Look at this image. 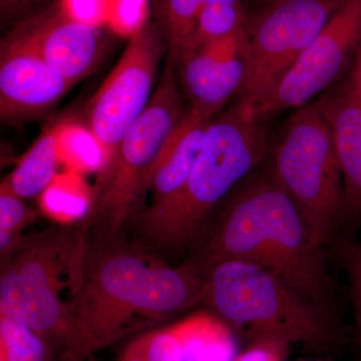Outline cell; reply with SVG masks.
I'll return each instance as SVG.
<instances>
[{"instance_id": "9", "label": "cell", "mask_w": 361, "mask_h": 361, "mask_svg": "<svg viewBox=\"0 0 361 361\" xmlns=\"http://www.w3.org/2000/svg\"><path fill=\"white\" fill-rule=\"evenodd\" d=\"M166 45L160 28L145 23L130 35L120 61L85 106L87 129L106 152L108 166L126 133L144 113L153 96L152 90Z\"/></svg>"}, {"instance_id": "17", "label": "cell", "mask_w": 361, "mask_h": 361, "mask_svg": "<svg viewBox=\"0 0 361 361\" xmlns=\"http://www.w3.org/2000/svg\"><path fill=\"white\" fill-rule=\"evenodd\" d=\"M247 47L248 33L246 28L229 37L201 45L186 61L178 66V82L190 104L200 96L215 71L228 59L246 52Z\"/></svg>"}, {"instance_id": "18", "label": "cell", "mask_w": 361, "mask_h": 361, "mask_svg": "<svg viewBox=\"0 0 361 361\" xmlns=\"http://www.w3.org/2000/svg\"><path fill=\"white\" fill-rule=\"evenodd\" d=\"M238 1L242 0H156L157 25L167 42L169 58L176 66L196 30L204 8L216 2Z\"/></svg>"}, {"instance_id": "2", "label": "cell", "mask_w": 361, "mask_h": 361, "mask_svg": "<svg viewBox=\"0 0 361 361\" xmlns=\"http://www.w3.org/2000/svg\"><path fill=\"white\" fill-rule=\"evenodd\" d=\"M315 239L267 166L235 188L205 249V264L241 258L267 268L325 311L334 290Z\"/></svg>"}, {"instance_id": "3", "label": "cell", "mask_w": 361, "mask_h": 361, "mask_svg": "<svg viewBox=\"0 0 361 361\" xmlns=\"http://www.w3.org/2000/svg\"><path fill=\"white\" fill-rule=\"evenodd\" d=\"M270 120L241 97L229 110L214 116L183 186L137 217L142 237L163 248L189 244L214 207L265 160Z\"/></svg>"}, {"instance_id": "28", "label": "cell", "mask_w": 361, "mask_h": 361, "mask_svg": "<svg viewBox=\"0 0 361 361\" xmlns=\"http://www.w3.org/2000/svg\"><path fill=\"white\" fill-rule=\"evenodd\" d=\"M348 84L361 94V40L357 49H356L355 58L351 63L350 71L348 77H345Z\"/></svg>"}, {"instance_id": "29", "label": "cell", "mask_w": 361, "mask_h": 361, "mask_svg": "<svg viewBox=\"0 0 361 361\" xmlns=\"http://www.w3.org/2000/svg\"><path fill=\"white\" fill-rule=\"evenodd\" d=\"M33 1H37V0H0V4H1L2 13H4V11H8V9H13L14 7Z\"/></svg>"}, {"instance_id": "23", "label": "cell", "mask_w": 361, "mask_h": 361, "mask_svg": "<svg viewBox=\"0 0 361 361\" xmlns=\"http://www.w3.org/2000/svg\"><path fill=\"white\" fill-rule=\"evenodd\" d=\"M37 213L21 200L4 179L0 185V231L16 236L23 228L32 224Z\"/></svg>"}, {"instance_id": "8", "label": "cell", "mask_w": 361, "mask_h": 361, "mask_svg": "<svg viewBox=\"0 0 361 361\" xmlns=\"http://www.w3.org/2000/svg\"><path fill=\"white\" fill-rule=\"evenodd\" d=\"M345 0H280L247 9L246 73L238 96L264 101Z\"/></svg>"}, {"instance_id": "27", "label": "cell", "mask_w": 361, "mask_h": 361, "mask_svg": "<svg viewBox=\"0 0 361 361\" xmlns=\"http://www.w3.org/2000/svg\"><path fill=\"white\" fill-rule=\"evenodd\" d=\"M288 344L276 341H255L250 348L234 361H283Z\"/></svg>"}, {"instance_id": "19", "label": "cell", "mask_w": 361, "mask_h": 361, "mask_svg": "<svg viewBox=\"0 0 361 361\" xmlns=\"http://www.w3.org/2000/svg\"><path fill=\"white\" fill-rule=\"evenodd\" d=\"M247 21V8L243 1L209 4L201 13L196 30L180 54L176 68L201 45L246 30Z\"/></svg>"}, {"instance_id": "16", "label": "cell", "mask_w": 361, "mask_h": 361, "mask_svg": "<svg viewBox=\"0 0 361 361\" xmlns=\"http://www.w3.org/2000/svg\"><path fill=\"white\" fill-rule=\"evenodd\" d=\"M65 129L66 126L59 123L45 130L23 157L18 167L6 178L21 198L42 193L56 178Z\"/></svg>"}, {"instance_id": "24", "label": "cell", "mask_w": 361, "mask_h": 361, "mask_svg": "<svg viewBox=\"0 0 361 361\" xmlns=\"http://www.w3.org/2000/svg\"><path fill=\"white\" fill-rule=\"evenodd\" d=\"M149 0H109L108 23L116 32L132 35L147 23Z\"/></svg>"}, {"instance_id": "14", "label": "cell", "mask_w": 361, "mask_h": 361, "mask_svg": "<svg viewBox=\"0 0 361 361\" xmlns=\"http://www.w3.org/2000/svg\"><path fill=\"white\" fill-rule=\"evenodd\" d=\"M212 118L190 106L184 111L149 171L145 194L151 191V205L166 200L183 186L198 158Z\"/></svg>"}, {"instance_id": "25", "label": "cell", "mask_w": 361, "mask_h": 361, "mask_svg": "<svg viewBox=\"0 0 361 361\" xmlns=\"http://www.w3.org/2000/svg\"><path fill=\"white\" fill-rule=\"evenodd\" d=\"M59 6L73 20L99 27L108 23L109 0H59Z\"/></svg>"}, {"instance_id": "7", "label": "cell", "mask_w": 361, "mask_h": 361, "mask_svg": "<svg viewBox=\"0 0 361 361\" xmlns=\"http://www.w3.org/2000/svg\"><path fill=\"white\" fill-rule=\"evenodd\" d=\"M170 58L146 110L126 133L101 189L92 202L87 223L104 225L116 235L145 195L149 171L182 118V90Z\"/></svg>"}, {"instance_id": "15", "label": "cell", "mask_w": 361, "mask_h": 361, "mask_svg": "<svg viewBox=\"0 0 361 361\" xmlns=\"http://www.w3.org/2000/svg\"><path fill=\"white\" fill-rule=\"evenodd\" d=\"M182 344L185 361H234L236 342L227 323L206 312L173 324Z\"/></svg>"}, {"instance_id": "20", "label": "cell", "mask_w": 361, "mask_h": 361, "mask_svg": "<svg viewBox=\"0 0 361 361\" xmlns=\"http://www.w3.org/2000/svg\"><path fill=\"white\" fill-rule=\"evenodd\" d=\"M40 206L45 215L68 226L87 217L92 201L77 178L56 176L42 193Z\"/></svg>"}, {"instance_id": "10", "label": "cell", "mask_w": 361, "mask_h": 361, "mask_svg": "<svg viewBox=\"0 0 361 361\" xmlns=\"http://www.w3.org/2000/svg\"><path fill=\"white\" fill-rule=\"evenodd\" d=\"M361 40V0H345L264 101L258 115L271 118L306 106L341 80Z\"/></svg>"}, {"instance_id": "11", "label": "cell", "mask_w": 361, "mask_h": 361, "mask_svg": "<svg viewBox=\"0 0 361 361\" xmlns=\"http://www.w3.org/2000/svg\"><path fill=\"white\" fill-rule=\"evenodd\" d=\"M73 85L11 32L0 45V118L20 123L51 111Z\"/></svg>"}, {"instance_id": "22", "label": "cell", "mask_w": 361, "mask_h": 361, "mask_svg": "<svg viewBox=\"0 0 361 361\" xmlns=\"http://www.w3.org/2000/svg\"><path fill=\"white\" fill-rule=\"evenodd\" d=\"M42 336L0 316V361H47Z\"/></svg>"}, {"instance_id": "13", "label": "cell", "mask_w": 361, "mask_h": 361, "mask_svg": "<svg viewBox=\"0 0 361 361\" xmlns=\"http://www.w3.org/2000/svg\"><path fill=\"white\" fill-rule=\"evenodd\" d=\"M329 123L343 183L342 222L361 224V94L345 78L317 99Z\"/></svg>"}, {"instance_id": "26", "label": "cell", "mask_w": 361, "mask_h": 361, "mask_svg": "<svg viewBox=\"0 0 361 361\" xmlns=\"http://www.w3.org/2000/svg\"><path fill=\"white\" fill-rule=\"evenodd\" d=\"M343 257L350 278L351 293L361 344V244L344 247Z\"/></svg>"}, {"instance_id": "21", "label": "cell", "mask_w": 361, "mask_h": 361, "mask_svg": "<svg viewBox=\"0 0 361 361\" xmlns=\"http://www.w3.org/2000/svg\"><path fill=\"white\" fill-rule=\"evenodd\" d=\"M118 361H185L173 325L145 332L128 344Z\"/></svg>"}, {"instance_id": "6", "label": "cell", "mask_w": 361, "mask_h": 361, "mask_svg": "<svg viewBox=\"0 0 361 361\" xmlns=\"http://www.w3.org/2000/svg\"><path fill=\"white\" fill-rule=\"evenodd\" d=\"M267 168L317 241L342 223L343 183L329 123L317 102L297 109L268 149Z\"/></svg>"}, {"instance_id": "12", "label": "cell", "mask_w": 361, "mask_h": 361, "mask_svg": "<svg viewBox=\"0 0 361 361\" xmlns=\"http://www.w3.org/2000/svg\"><path fill=\"white\" fill-rule=\"evenodd\" d=\"M13 32L73 87L97 70L106 51L99 27L73 20L59 4L23 21Z\"/></svg>"}, {"instance_id": "1", "label": "cell", "mask_w": 361, "mask_h": 361, "mask_svg": "<svg viewBox=\"0 0 361 361\" xmlns=\"http://www.w3.org/2000/svg\"><path fill=\"white\" fill-rule=\"evenodd\" d=\"M196 266L170 267L140 247L89 243L84 289L66 357H85L123 337L156 326L203 300Z\"/></svg>"}, {"instance_id": "4", "label": "cell", "mask_w": 361, "mask_h": 361, "mask_svg": "<svg viewBox=\"0 0 361 361\" xmlns=\"http://www.w3.org/2000/svg\"><path fill=\"white\" fill-rule=\"evenodd\" d=\"M89 239L68 225L16 240L2 256L0 316L68 342L84 289Z\"/></svg>"}, {"instance_id": "5", "label": "cell", "mask_w": 361, "mask_h": 361, "mask_svg": "<svg viewBox=\"0 0 361 361\" xmlns=\"http://www.w3.org/2000/svg\"><path fill=\"white\" fill-rule=\"evenodd\" d=\"M207 266L203 300L217 317L255 341L300 343L325 349L336 341L326 312L304 298L272 271L241 258Z\"/></svg>"}, {"instance_id": "30", "label": "cell", "mask_w": 361, "mask_h": 361, "mask_svg": "<svg viewBox=\"0 0 361 361\" xmlns=\"http://www.w3.org/2000/svg\"><path fill=\"white\" fill-rule=\"evenodd\" d=\"M280 1V0H246L247 6H248V11H256V9L263 8L270 6V4H275V2Z\"/></svg>"}]
</instances>
